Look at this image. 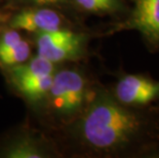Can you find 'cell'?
<instances>
[{
  "instance_id": "1",
  "label": "cell",
  "mask_w": 159,
  "mask_h": 158,
  "mask_svg": "<svg viewBox=\"0 0 159 158\" xmlns=\"http://www.w3.org/2000/svg\"><path fill=\"white\" fill-rule=\"evenodd\" d=\"M76 137L84 149L98 156L159 158V112L133 108L97 87L78 116Z\"/></svg>"
},
{
  "instance_id": "2",
  "label": "cell",
  "mask_w": 159,
  "mask_h": 158,
  "mask_svg": "<svg viewBox=\"0 0 159 158\" xmlns=\"http://www.w3.org/2000/svg\"><path fill=\"white\" fill-rule=\"evenodd\" d=\"M93 92H89L83 73L67 69L53 74L48 92L50 107L61 116H79L89 104Z\"/></svg>"
},
{
  "instance_id": "3",
  "label": "cell",
  "mask_w": 159,
  "mask_h": 158,
  "mask_svg": "<svg viewBox=\"0 0 159 158\" xmlns=\"http://www.w3.org/2000/svg\"><path fill=\"white\" fill-rule=\"evenodd\" d=\"M119 30H134L152 52H159V0H129Z\"/></svg>"
},
{
  "instance_id": "4",
  "label": "cell",
  "mask_w": 159,
  "mask_h": 158,
  "mask_svg": "<svg viewBox=\"0 0 159 158\" xmlns=\"http://www.w3.org/2000/svg\"><path fill=\"white\" fill-rule=\"evenodd\" d=\"M87 37L62 28L38 33V55L52 63L76 59L83 55Z\"/></svg>"
},
{
  "instance_id": "5",
  "label": "cell",
  "mask_w": 159,
  "mask_h": 158,
  "mask_svg": "<svg viewBox=\"0 0 159 158\" xmlns=\"http://www.w3.org/2000/svg\"><path fill=\"white\" fill-rule=\"evenodd\" d=\"M111 93L125 106L148 108L159 101V80L144 74H123Z\"/></svg>"
},
{
  "instance_id": "6",
  "label": "cell",
  "mask_w": 159,
  "mask_h": 158,
  "mask_svg": "<svg viewBox=\"0 0 159 158\" xmlns=\"http://www.w3.org/2000/svg\"><path fill=\"white\" fill-rule=\"evenodd\" d=\"M62 20L59 13L48 8L25 9L13 16L11 27L16 30L42 33L61 28Z\"/></svg>"
},
{
  "instance_id": "7",
  "label": "cell",
  "mask_w": 159,
  "mask_h": 158,
  "mask_svg": "<svg viewBox=\"0 0 159 158\" xmlns=\"http://www.w3.org/2000/svg\"><path fill=\"white\" fill-rule=\"evenodd\" d=\"M53 79V74L25 77L13 80L18 89L28 99L39 100L48 93Z\"/></svg>"
},
{
  "instance_id": "8",
  "label": "cell",
  "mask_w": 159,
  "mask_h": 158,
  "mask_svg": "<svg viewBox=\"0 0 159 158\" xmlns=\"http://www.w3.org/2000/svg\"><path fill=\"white\" fill-rule=\"evenodd\" d=\"M84 11L97 15H126L128 6L123 0H75Z\"/></svg>"
},
{
  "instance_id": "9",
  "label": "cell",
  "mask_w": 159,
  "mask_h": 158,
  "mask_svg": "<svg viewBox=\"0 0 159 158\" xmlns=\"http://www.w3.org/2000/svg\"><path fill=\"white\" fill-rule=\"evenodd\" d=\"M8 158H40L45 157V151L31 138H21L13 141L3 151Z\"/></svg>"
},
{
  "instance_id": "10",
  "label": "cell",
  "mask_w": 159,
  "mask_h": 158,
  "mask_svg": "<svg viewBox=\"0 0 159 158\" xmlns=\"http://www.w3.org/2000/svg\"><path fill=\"white\" fill-rule=\"evenodd\" d=\"M53 74V63L41 56H37L26 65H21L13 69V80L31 76H40Z\"/></svg>"
},
{
  "instance_id": "11",
  "label": "cell",
  "mask_w": 159,
  "mask_h": 158,
  "mask_svg": "<svg viewBox=\"0 0 159 158\" xmlns=\"http://www.w3.org/2000/svg\"><path fill=\"white\" fill-rule=\"evenodd\" d=\"M30 56V45L25 40H22L15 48L0 56V61L5 65H19L28 60Z\"/></svg>"
},
{
  "instance_id": "12",
  "label": "cell",
  "mask_w": 159,
  "mask_h": 158,
  "mask_svg": "<svg viewBox=\"0 0 159 158\" xmlns=\"http://www.w3.org/2000/svg\"><path fill=\"white\" fill-rule=\"evenodd\" d=\"M22 40L23 39L21 35L16 29L9 30V31L3 33V35L0 38V56L15 48Z\"/></svg>"
},
{
  "instance_id": "13",
  "label": "cell",
  "mask_w": 159,
  "mask_h": 158,
  "mask_svg": "<svg viewBox=\"0 0 159 158\" xmlns=\"http://www.w3.org/2000/svg\"><path fill=\"white\" fill-rule=\"evenodd\" d=\"M33 1L38 4H55V3L62 2L64 0H33Z\"/></svg>"
},
{
  "instance_id": "14",
  "label": "cell",
  "mask_w": 159,
  "mask_h": 158,
  "mask_svg": "<svg viewBox=\"0 0 159 158\" xmlns=\"http://www.w3.org/2000/svg\"><path fill=\"white\" fill-rule=\"evenodd\" d=\"M1 18H2V15L0 13V21H1Z\"/></svg>"
}]
</instances>
